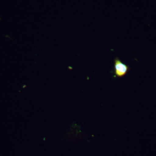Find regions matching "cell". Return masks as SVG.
<instances>
[{
	"label": "cell",
	"instance_id": "6da1fadb",
	"mask_svg": "<svg viewBox=\"0 0 156 156\" xmlns=\"http://www.w3.org/2000/svg\"><path fill=\"white\" fill-rule=\"evenodd\" d=\"M114 69L115 77L122 78L127 74L130 70V68L119 58H115L114 63Z\"/></svg>",
	"mask_w": 156,
	"mask_h": 156
}]
</instances>
